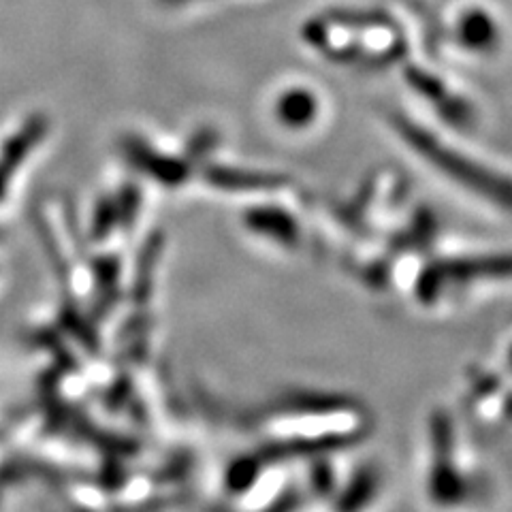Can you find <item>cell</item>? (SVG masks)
<instances>
[{"label":"cell","instance_id":"obj_8","mask_svg":"<svg viewBox=\"0 0 512 512\" xmlns=\"http://www.w3.org/2000/svg\"><path fill=\"white\" fill-rule=\"evenodd\" d=\"M210 180L218 186H227V188H252L256 186V190L263 188V186H274L276 180L274 178H267V175H250V173H235V171H229V169H214L210 173ZM254 190V188H252Z\"/></svg>","mask_w":512,"mask_h":512},{"label":"cell","instance_id":"obj_9","mask_svg":"<svg viewBox=\"0 0 512 512\" xmlns=\"http://www.w3.org/2000/svg\"><path fill=\"white\" fill-rule=\"evenodd\" d=\"M448 425L444 423H440V425H436V440H438V446H440V451L444 448V453H446V457H444V461H438V468H436V472H434V476H436V483H440L442 485V491L446 493L448 491V487H451V470H448V451H451V442H448V429H446ZM438 459H442V453H438Z\"/></svg>","mask_w":512,"mask_h":512},{"label":"cell","instance_id":"obj_4","mask_svg":"<svg viewBox=\"0 0 512 512\" xmlns=\"http://www.w3.org/2000/svg\"><path fill=\"white\" fill-rule=\"evenodd\" d=\"M128 156L133 158L135 165L146 167L150 175L158 178L160 182H169L175 184L184 178V167L178 163V160H169V158H158L152 152H148L146 148L141 146V143H133L131 148H128Z\"/></svg>","mask_w":512,"mask_h":512},{"label":"cell","instance_id":"obj_2","mask_svg":"<svg viewBox=\"0 0 512 512\" xmlns=\"http://www.w3.org/2000/svg\"><path fill=\"white\" fill-rule=\"evenodd\" d=\"M512 278V252L453 259L431 265L419 284L423 299H434L446 284H468L474 280H506Z\"/></svg>","mask_w":512,"mask_h":512},{"label":"cell","instance_id":"obj_1","mask_svg":"<svg viewBox=\"0 0 512 512\" xmlns=\"http://www.w3.org/2000/svg\"><path fill=\"white\" fill-rule=\"evenodd\" d=\"M395 128L416 154L446 175L448 180L485 201L504 207V210H512V180L506 175L495 173L459 150L446 146L434 133L425 131L423 126L410 122L408 118H395Z\"/></svg>","mask_w":512,"mask_h":512},{"label":"cell","instance_id":"obj_7","mask_svg":"<svg viewBox=\"0 0 512 512\" xmlns=\"http://www.w3.org/2000/svg\"><path fill=\"white\" fill-rule=\"evenodd\" d=\"M248 224L254 231L276 235L286 244H291L295 239L293 220H288L280 212H250L248 214Z\"/></svg>","mask_w":512,"mask_h":512},{"label":"cell","instance_id":"obj_10","mask_svg":"<svg viewBox=\"0 0 512 512\" xmlns=\"http://www.w3.org/2000/svg\"><path fill=\"white\" fill-rule=\"evenodd\" d=\"M163 3H167V5H184V3H190V0H163Z\"/></svg>","mask_w":512,"mask_h":512},{"label":"cell","instance_id":"obj_6","mask_svg":"<svg viewBox=\"0 0 512 512\" xmlns=\"http://www.w3.org/2000/svg\"><path fill=\"white\" fill-rule=\"evenodd\" d=\"M493 22L489 20V15L472 11L468 15H463V22L459 24V37L461 41L470 45V47H485L493 41Z\"/></svg>","mask_w":512,"mask_h":512},{"label":"cell","instance_id":"obj_5","mask_svg":"<svg viewBox=\"0 0 512 512\" xmlns=\"http://www.w3.org/2000/svg\"><path fill=\"white\" fill-rule=\"evenodd\" d=\"M316 114V99L306 90H288L278 103V116L288 126L308 124Z\"/></svg>","mask_w":512,"mask_h":512},{"label":"cell","instance_id":"obj_3","mask_svg":"<svg viewBox=\"0 0 512 512\" xmlns=\"http://www.w3.org/2000/svg\"><path fill=\"white\" fill-rule=\"evenodd\" d=\"M43 133H45V122H43V118L37 116V118H30L22 131L7 143L5 154H3V158H0V197H3L5 184L11 175L9 169L15 165L20 167L24 163V158L28 156V152L32 148L37 146Z\"/></svg>","mask_w":512,"mask_h":512}]
</instances>
